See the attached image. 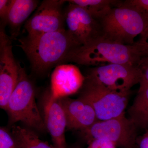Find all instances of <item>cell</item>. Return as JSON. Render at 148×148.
I'll return each mask as SVG.
<instances>
[{
    "instance_id": "1",
    "label": "cell",
    "mask_w": 148,
    "mask_h": 148,
    "mask_svg": "<svg viewBox=\"0 0 148 148\" xmlns=\"http://www.w3.org/2000/svg\"><path fill=\"white\" fill-rule=\"evenodd\" d=\"M146 57H148V44L142 39L132 45H125L102 38L74 49L64 62L95 67L110 64L138 66L142 59Z\"/></svg>"
},
{
    "instance_id": "13",
    "label": "cell",
    "mask_w": 148,
    "mask_h": 148,
    "mask_svg": "<svg viewBox=\"0 0 148 148\" xmlns=\"http://www.w3.org/2000/svg\"><path fill=\"white\" fill-rule=\"evenodd\" d=\"M66 115L67 128L79 130L87 129L98 121L92 106L81 98H60Z\"/></svg>"
},
{
    "instance_id": "3",
    "label": "cell",
    "mask_w": 148,
    "mask_h": 148,
    "mask_svg": "<svg viewBox=\"0 0 148 148\" xmlns=\"http://www.w3.org/2000/svg\"><path fill=\"white\" fill-rule=\"evenodd\" d=\"M102 38L112 42L132 45L148 26V13L128 0L111 8L98 21Z\"/></svg>"
},
{
    "instance_id": "7",
    "label": "cell",
    "mask_w": 148,
    "mask_h": 148,
    "mask_svg": "<svg viewBox=\"0 0 148 148\" xmlns=\"http://www.w3.org/2000/svg\"><path fill=\"white\" fill-rule=\"evenodd\" d=\"M137 127L124 113L111 119L98 121L81 131L88 143L100 139L112 142L121 148H134L137 140Z\"/></svg>"
},
{
    "instance_id": "2",
    "label": "cell",
    "mask_w": 148,
    "mask_h": 148,
    "mask_svg": "<svg viewBox=\"0 0 148 148\" xmlns=\"http://www.w3.org/2000/svg\"><path fill=\"white\" fill-rule=\"evenodd\" d=\"M18 40V46L27 55L32 71L38 74L64 63L69 53L79 47L66 29L36 36H27Z\"/></svg>"
},
{
    "instance_id": "20",
    "label": "cell",
    "mask_w": 148,
    "mask_h": 148,
    "mask_svg": "<svg viewBox=\"0 0 148 148\" xmlns=\"http://www.w3.org/2000/svg\"><path fill=\"white\" fill-rule=\"evenodd\" d=\"M11 0H0V17L1 24L4 25Z\"/></svg>"
},
{
    "instance_id": "25",
    "label": "cell",
    "mask_w": 148,
    "mask_h": 148,
    "mask_svg": "<svg viewBox=\"0 0 148 148\" xmlns=\"http://www.w3.org/2000/svg\"><path fill=\"white\" fill-rule=\"evenodd\" d=\"M144 128H148V120L146 122L145 124V126H144Z\"/></svg>"
},
{
    "instance_id": "17",
    "label": "cell",
    "mask_w": 148,
    "mask_h": 148,
    "mask_svg": "<svg viewBox=\"0 0 148 148\" xmlns=\"http://www.w3.org/2000/svg\"><path fill=\"white\" fill-rule=\"evenodd\" d=\"M69 3L76 5L86 10L99 21L111 8L120 5L122 1L114 0H70Z\"/></svg>"
},
{
    "instance_id": "16",
    "label": "cell",
    "mask_w": 148,
    "mask_h": 148,
    "mask_svg": "<svg viewBox=\"0 0 148 148\" xmlns=\"http://www.w3.org/2000/svg\"><path fill=\"white\" fill-rule=\"evenodd\" d=\"M11 129V134L18 148H56L40 140L36 134L29 128L13 125Z\"/></svg>"
},
{
    "instance_id": "6",
    "label": "cell",
    "mask_w": 148,
    "mask_h": 148,
    "mask_svg": "<svg viewBox=\"0 0 148 148\" xmlns=\"http://www.w3.org/2000/svg\"><path fill=\"white\" fill-rule=\"evenodd\" d=\"M130 94L112 91L85 79L79 98L92 106L98 121L117 117L125 113Z\"/></svg>"
},
{
    "instance_id": "5",
    "label": "cell",
    "mask_w": 148,
    "mask_h": 148,
    "mask_svg": "<svg viewBox=\"0 0 148 148\" xmlns=\"http://www.w3.org/2000/svg\"><path fill=\"white\" fill-rule=\"evenodd\" d=\"M144 78L139 66L110 64L90 69L85 79L100 85L109 90L130 94L131 88Z\"/></svg>"
},
{
    "instance_id": "18",
    "label": "cell",
    "mask_w": 148,
    "mask_h": 148,
    "mask_svg": "<svg viewBox=\"0 0 148 148\" xmlns=\"http://www.w3.org/2000/svg\"><path fill=\"white\" fill-rule=\"evenodd\" d=\"M0 148H18L12 134L2 127L0 129Z\"/></svg>"
},
{
    "instance_id": "10",
    "label": "cell",
    "mask_w": 148,
    "mask_h": 148,
    "mask_svg": "<svg viewBox=\"0 0 148 148\" xmlns=\"http://www.w3.org/2000/svg\"><path fill=\"white\" fill-rule=\"evenodd\" d=\"M64 0H45L37 8L36 12L25 23L29 36H36L45 33L65 29Z\"/></svg>"
},
{
    "instance_id": "8",
    "label": "cell",
    "mask_w": 148,
    "mask_h": 148,
    "mask_svg": "<svg viewBox=\"0 0 148 148\" xmlns=\"http://www.w3.org/2000/svg\"><path fill=\"white\" fill-rule=\"evenodd\" d=\"M5 27L1 24L0 27V107L6 111L18 82L21 66L14 56L12 39L6 33Z\"/></svg>"
},
{
    "instance_id": "24",
    "label": "cell",
    "mask_w": 148,
    "mask_h": 148,
    "mask_svg": "<svg viewBox=\"0 0 148 148\" xmlns=\"http://www.w3.org/2000/svg\"><path fill=\"white\" fill-rule=\"evenodd\" d=\"M141 35H145V36H148V26L146 29L145 31L144 32V33Z\"/></svg>"
},
{
    "instance_id": "14",
    "label": "cell",
    "mask_w": 148,
    "mask_h": 148,
    "mask_svg": "<svg viewBox=\"0 0 148 148\" xmlns=\"http://www.w3.org/2000/svg\"><path fill=\"white\" fill-rule=\"evenodd\" d=\"M38 3L36 0H11L4 25L9 27L12 39L19 35L21 26L37 8Z\"/></svg>"
},
{
    "instance_id": "15",
    "label": "cell",
    "mask_w": 148,
    "mask_h": 148,
    "mask_svg": "<svg viewBox=\"0 0 148 148\" xmlns=\"http://www.w3.org/2000/svg\"><path fill=\"white\" fill-rule=\"evenodd\" d=\"M133 103L128 110L129 119L137 127L144 126L148 120V81L144 78Z\"/></svg>"
},
{
    "instance_id": "21",
    "label": "cell",
    "mask_w": 148,
    "mask_h": 148,
    "mask_svg": "<svg viewBox=\"0 0 148 148\" xmlns=\"http://www.w3.org/2000/svg\"><path fill=\"white\" fill-rule=\"evenodd\" d=\"M138 66L143 73L144 78L148 81V57L142 59Z\"/></svg>"
},
{
    "instance_id": "23",
    "label": "cell",
    "mask_w": 148,
    "mask_h": 148,
    "mask_svg": "<svg viewBox=\"0 0 148 148\" xmlns=\"http://www.w3.org/2000/svg\"><path fill=\"white\" fill-rule=\"evenodd\" d=\"M136 143L139 148H148V130L142 136L137 138Z\"/></svg>"
},
{
    "instance_id": "11",
    "label": "cell",
    "mask_w": 148,
    "mask_h": 148,
    "mask_svg": "<svg viewBox=\"0 0 148 148\" xmlns=\"http://www.w3.org/2000/svg\"><path fill=\"white\" fill-rule=\"evenodd\" d=\"M84 81L85 77L76 66L58 65L51 74L49 94L56 98L68 97L81 89Z\"/></svg>"
},
{
    "instance_id": "12",
    "label": "cell",
    "mask_w": 148,
    "mask_h": 148,
    "mask_svg": "<svg viewBox=\"0 0 148 148\" xmlns=\"http://www.w3.org/2000/svg\"><path fill=\"white\" fill-rule=\"evenodd\" d=\"M44 106L45 123L56 148H67L65 138L67 122L60 98L49 93Z\"/></svg>"
},
{
    "instance_id": "22",
    "label": "cell",
    "mask_w": 148,
    "mask_h": 148,
    "mask_svg": "<svg viewBox=\"0 0 148 148\" xmlns=\"http://www.w3.org/2000/svg\"><path fill=\"white\" fill-rule=\"evenodd\" d=\"M133 5L138 7L148 13V0H128Z\"/></svg>"
},
{
    "instance_id": "9",
    "label": "cell",
    "mask_w": 148,
    "mask_h": 148,
    "mask_svg": "<svg viewBox=\"0 0 148 148\" xmlns=\"http://www.w3.org/2000/svg\"><path fill=\"white\" fill-rule=\"evenodd\" d=\"M64 17L67 31L79 47L102 38L99 21L81 7L69 3Z\"/></svg>"
},
{
    "instance_id": "4",
    "label": "cell",
    "mask_w": 148,
    "mask_h": 148,
    "mask_svg": "<svg viewBox=\"0 0 148 148\" xmlns=\"http://www.w3.org/2000/svg\"><path fill=\"white\" fill-rule=\"evenodd\" d=\"M6 111L9 116L10 124L20 121L30 128L38 130L46 127L36 102L34 85L21 66L18 82L9 100Z\"/></svg>"
},
{
    "instance_id": "19",
    "label": "cell",
    "mask_w": 148,
    "mask_h": 148,
    "mask_svg": "<svg viewBox=\"0 0 148 148\" xmlns=\"http://www.w3.org/2000/svg\"><path fill=\"white\" fill-rule=\"evenodd\" d=\"M88 146L86 148H116L114 143L107 140L95 139L88 143Z\"/></svg>"
}]
</instances>
